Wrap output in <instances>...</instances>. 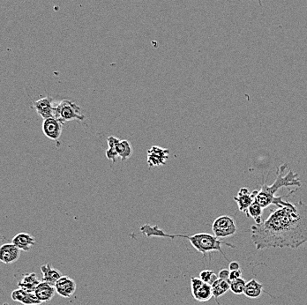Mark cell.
Here are the masks:
<instances>
[{
	"instance_id": "1",
	"label": "cell",
	"mask_w": 307,
	"mask_h": 305,
	"mask_svg": "<svg viewBox=\"0 0 307 305\" xmlns=\"http://www.w3.org/2000/svg\"><path fill=\"white\" fill-rule=\"evenodd\" d=\"M258 251L269 248H299L307 243V205L303 201L280 207L269 218L251 227Z\"/></svg>"
},
{
	"instance_id": "2",
	"label": "cell",
	"mask_w": 307,
	"mask_h": 305,
	"mask_svg": "<svg viewBox=\"0 0 307 305\" xmlns=\"http://www.w3.org/2000/svg\"><path fill=\"white\" fill-rule=\"evenodd\" d=\"M288 168L287 163H283L277 169V176L275 178V181L272 185L263 184L260 190L258 191V193L256 195L255 201L259 204V206L264 208L269 207L270 205H275L280 208L282 207H288L291 205V202L283 201V199L289 197L292 193H295V191H291L290 193L280 197H276L275 193L276 191H279L281 188L297 187L300 188V179L298 178V175L295 173L293 170H289L288 173H285L286 169Z\"/></svg>"
},
{
	"instance_id": "3",
	"label": "cell",
	"mask_w": 307,
	"mask_h": 305,
	"mask_svg": "<svg viewBox=\"0 0 307 305\" xmlns=\"http://www.w3.org/2000/svg\"><path fill=\"white\" fill-rule=\"evenodd\" d=\"M141 232L143 235H146L147 237L151 236H159V237H168V238H176V237H183V238L187 239L191 243V245L194 248L201 252L202 254L206 255L212 252V251H219L221 254H223L225 259L228 260L226 255L224 254V251L222 250V245H226L230 248H236V246L224 243L221 241L220 239L216 238L214 235H210L208 233H197L194 235H170L166 234L163 231V229H159L158 226H150L149 224H145L141 227Z\"/></svg>"
},
{
	"instance_id": "4",
	"label": "cell",
	"mask_w": 307,
	"mask_h": 305,
	"mask_svg": "<svg viewBox=\"0 0 307 305\" xmlns=\"http://www.w3.org/2000/svg\"><path fill=\"white\" fill-rule=\"evenodd\" d=\"M55 118L60 119L64 123L72 120H83L85 118L81 108L75 102L70 100H63L56 106Z\"/></svg>"
},
{
	"instance_id": "5",
	"label": "cell",
	"mask_w": 307,
	"mask_h": 305,
	"mask_svg": "<svg viewBox=\"0 0 307 305\" xmlns=\"http://www.w3.org/2000/svg\"><path fill=\"white\" fill-rule=\"evenodd\" d=\"M212 230L216 238L221 239L235 235L237 233V228L233 218L229 215H222L214 220Z\"/></svg>"
},
{
	"instance_id": "6",
	"label": "cell",
	"mask_w": 307,
	"mask_h": 305,
	"mask_svg": "<svg viewBox=\"0 0 307 305\" xmlns=\"http://www.w3.org/2000/svg\"><path fill=\"white\" fill-rule=\"evenodd\" d=\"M191 289L193 298L198 302H208L213 297L211 285L202 281L199 277L191 278Z\"/></svg>"
},
{
	"instance_id": "7",
	"label": "cell",
	"mask_w": 307,
	"mask_h": 305,
	"mask_svg": "<svg viewBox=\"0 0 307 305\" xmlns=\"http://www.w3.org/2000/svg\"><path fill=\"white\" fill-rule=\"evenodd\" d=\"M64 122L57 118H50L42 122V133L51 140H58L60 138Z\"/></svg>"
},
{
	"instance_id": "8",
	"label": "cell",
	"mask_w": 307,
	"mask_h": 305,
	"mask_svg": "<svg viewBox=\"0 0 307 305\" xmlns=\"http://www.w3.org/2000/svg\"><path fill=\"white\" fill-rule=\"evenodd\" d=\"M170 150L161 146H153L147 151V163L149 167L164 165L169 159Z\"/></svg>"
},
{
	"instance_id": "9",
	"label": "cell",
	"mask_w": 307,
	"mask_h": 305,
	"mask_svg": "<svg viewBox=\"0 0 307 305\" xmlns=\"http://www.w3.org/2000/svg\"><path fill=\"white\" fill-rule=\"evenodd\" d=\"M53 99L49 96L39 99L33 102V108H35L36 113L45 119L50 118H55L56 107L53 106Z\"/></svg>"
},
{
	"instance_id": "10",
	"label": "cell",
	"mask_w": 307,
	"mask_h": 305,
	"mask_svg": "<svg viewBox=\"0 0 307 305\" xmlns=\"http://www.w3.org/2000/svg\"><path fill=\"white\" fill-rule=\"evenodd\" d=\"M55 289L59 296L64 298H70L76 291V282L71 277L62 275L55 284Z\"/></svg>"
},
{
	"instance_id": "11",
	"label": "cell",
	"mask_w": 307,
	"mask_h": 305,
	"mask_svg": "<svg viewBox=\"0 0 307 305\" xmlns=\"http://www.w3.org/2000/svg\"><path fill=\"white\" fill-rule=\"evenodd\" d=\"M20 250L13 243L4 244L0 246V262L3 264L11 265L19 260Z\"/></svg>"
},
{
	"instance_id": "12",
	"label": "cell",
	"mask_w": 307,
	"mask_h": 305,
	"mask_svg": "<svg viewBox=\"0 0 307 305\" xmlns=\"http://www.w3.org/2000/svg\"><path fill=\"white\" fill-rule=\"evenodd\" d=\"M257 193H258V190H254L251 192L248 190V188H241L237 196L234 197V201H236V203L237 204L239 211L246 213L248 207L255 201Z\"/></svg>"
},
{
	"instance_id": "13",
	"label": "cell",
	"mask_w": 307,
	"mask_h": 305,
	"mask_svg": "<svg viewBox=\"0 0 307 305\" xmlns=\"http://www.w3.org/2000/svg\"><path fill=\"white\" fill-rule=\"evenodd\" d=\"M11 297L14 302H18L23 305H40L42 302L35 296V292H28L24 289H18L13 290Z\"/></svg>"
},
{
	"instance_id": "14",
	"label": "cell",
	"mask_w": 307,
	"mask_h": 305,
	"mask_svg": "<svg viewBox=\"0 0 307 305\" xmlns=\"http://www.w3.org/2000/svg\"><path fill=\"white\" fill-rule=\"evenodd\" d=\"M56 293L55 286L45 281L39 283L35 290V296L42 303L50 302L54 297Z\"/></svg>"
},
{
	"instance_id": "15",
	"label": "cell",
	"mask_w": 307,
	"mask_h": 305,
	"mask_svg": "<svg viewBox=\"0 0 307 305\" xmlns=\"http://www.w3.org/2000/svg\"><path fill=\"white\" fill-rule=\"evenodd\" d=\"M12 243L23 251H29L35 245V238L29 233L21 232L14 235Z\"/></svg>"
},
{
	"instance_id": "16",
	"label": "cell",
	"mask_w": 307,
	"mask_h": 305,
	"mask_svg": "<svg viewBox=\"0 0 307 305\" xmlns=\"http://www.w3.org/2000/svg\"><path fill=\"white\" fill-rule=\"evenodd\" d=\"M40 282L41 281L39 280L36 273H29L23 275V278L17 284V286L19 289H24L28 292H35L36 287L38 286Z\"/></svg>"
},
{
	"instance_id": "17",
	"label": "cell",
	"mask_w": 307,
	"mask_h": 305,
	"mask_svg": "<svg viewBox=\"0 0 307 305\" xmlns=\"http://www.w3.org/2000/svg\"><path fill=\"white\" fill-rule=\"evenodd\" d=\"M41 272H42V281L49 283V284L53 285V286H55V284L58 281V279L62 276L60 271H58V269L51 267L50 263L42 265L41 267Z\"/></svg>"
},
{
	"instance_id": "18",
	"label": "cell",
	"mask_w": 307,
	"mask_h": 305,
	"mask_svg": "<svg viewBox=\"0 0 307 305\" xmlns=\"http://www.w3.org/2000/svg\"><path fill=\"white\" fill-rule=\"evenodd\" d=\"M263 285L255 279L249 280L246 284L244 295L251 299L259 298L262 295Z\"/></svg>"
},
{
	"instance_id": "19",
	"label": "cell",
	"mask_w": 307,
	"mask_h": 305,
	"mask_svg": "<svg viewBox=\"0 0 307 305\" xmlns=\"http://www.w3.org/2000/svg\"><path fill=\"white\" fill-rule=\"evenodd\" d=\"M211 287L213 297L215 298V301L217 302L218 305H221L220 302H218V299L220 298L221 296H224L230 290V280H225L218 279L213 283Z\"/></svg>"
},
{
	"instance_id": "20",
	"label": "cell",
	"mask_w": 307,
	"mask_h": 305,
	"mask_svg": "<svg viewBox=\"0 0 307 305\" xmlns=\"http://www.w3.org/2000/svg\"><path fill=\"white\" fill-rule=\"evenodd\" d=\"M116 150L120 157L122 162H124L133 156V147L130 142L126 140H120L116 146Z\"/></svg>"
},
{
	"instance_id": "21",
	"label": "cell",
	"mask_w": 307,
	"mask_h": 305,
	"mask_svg": "<svg viewBox=\"0 0 307 305\" xmlns=\"http://www.w3.org/2000/svg\"><path fill=\"white\" fill-rule=\"evenodd\" d=\"M263 208L259 206L258 202L254 201L247 209V217H252L255 221L256 224L262 223L261 215H262Z\"/></svg>"
},
{
	"instance_id": "22",
	"label": "cell",
	"mask_w": 307,
	"mask_h": 305,
	"mask_svg": "<svg viewBox=\"0 0 307 305\" xmlns=\"http://www.w3.org/2000/svg\"><path fill=\"white\" fill-rule=\"evenodd\" d=\"M119 141V139L116 138V137L109 136L107 139V142H108V146L109 148L106 151V157L108 159L111 160L113 163H115L116 159L119 157V155L117 152L116 150V146Z\"/></svg>"
},
{
	"instance_id": "23",
	"label": "cell",
	"mask_w": 307,
	"mask_h": 305,
	"mask_svg": "<svg viewBox=\"0 0 307 305\" xmlns=\"http://www.w3.org/2000/svg\"><path fill=\"white\" fill-rule=\"evenodd\" d=\"M246 284H247V282L242 278L230 280V290L235 295H237V296L243 295L245 288H246Z\"/></svg>"
},
{
	"instance_id": "24",
	"label": "cell",
	"mask_w": 307,
	"mask_h": 305,
	"mask_svg": "<svg viewBox=\"0 0 307 305\" xmlns=\"http://www.w3.org/2000/svg\"><path fill=\"white\" fill-rule=\"evenodd\" d=\"M202 281H204V282L208 283L209 285H213V283L215 281V280H218V275L217 274H215L214 271L212 270H203L200 273V277H199Z\"/></svg>"
},
{
	"instance_id": "25",
	"label": "cell",
	"mask_w": 307,
	"mask_h": 305,
	"mask_svg": "<svg viewBox=\"0 0 307 305\" xmlns=\"http://www.w3.org/2000/svg\"><path fill=\"white\" fill-rule=\"evenodd\" d=\"M230 271L228 270V269H222L218 273V279L225 280H230Z\"/></svg>"
},
{
	"instance_id": "26",
	"label": "cell",
	"mask_w": 307,
	"mask_h": 305,
	"mask_svg": "<svg viewBox=\"0 0 307 305\" xmlns=\"http://www.w3.org/2000/svg\"><path fill=\"white\" fill-rule=\"evenodd\" d=\"M242 278V271L241 269L236 271H230V280H236Z\"/></svg>"
},
{
	"instance_id": "27",
	"label": "cell",
	"mask_w": 307,
	"mask_h": 305,
	"mask_svg": "<svg viewBox=\"0 0 307 305\" xmlns=\"http://www.w3.org/2000/svg\"><path fill=\"white\" fill-rule=\"evenodd\" d=\"M239 269H241V268H240V265L238 262L232 261L229 264V270L230 271L239 270Z\"/></svg>"
}]
</instances>
